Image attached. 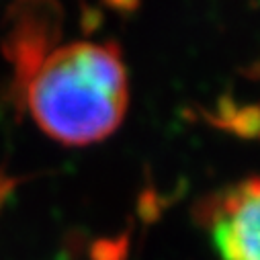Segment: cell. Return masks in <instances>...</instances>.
Wrapping results in <instances>:
<instances>
[{"label":"cell","mask_w":260,"mask_h":260,"mask_svg":"<svg viewBox=\"0 0 260 260\" xmlns=\"http://www.w3.org/2000/svg\"><path fill=\"white\" fill-rule=\"evenodd\" d=\"M203 209L219 260H260V176L217 192Z\"/></svg>","instance_id":"obj_2"},{"label":"cell","mask_w":260,"mask_h":260,"mask_svg":"<svg viewBox=\"0 0 260 260\" xmlns=\"http://www.w3.org/2000/svg\"><path fill=\"white\" fill-rule=\"evenodd\" d=\"M27 105L35 123L61 144L105 140L127 109V72L119 49L90 41L55 49L29 78Z\"/></svg>","instance_id":"obj_1"},{"label":"cell","mask_w":260,"mask_h":260,"mask_svg":"<svg viewBox=\"0 0 260 260\" xmlns=\"http://www.w3.org/2000/svg\"><path fill=\"white\" fill-rule=\"evenodd\" d=\"M248 76L250 78H260V59L256 63H252V68L248 70Z\"/></svg>","instance_id":"obj_3"}]
</instances>
